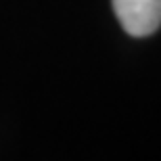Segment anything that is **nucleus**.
<instances>
[{"mask_svg":"<svg viewBox=\"0 0 161 161\" xmlns=\"http://www.w3.org/2000/svg\"><path fill=\"white\" fill-rule=\"evenodd\" d=\"M117 21L130 36L144 38L159 30L161 0H111Z\"/></svg>","mask_w":161,"mask_h":161,"instance_id":"nucleus-1","label":"nucleus"}]
</instances>
